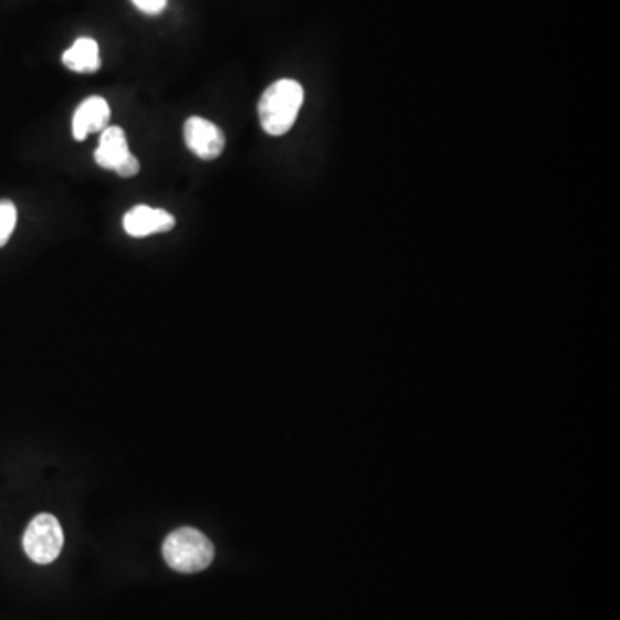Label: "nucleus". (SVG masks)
Returning a JSON list of instances; mask_svg holds the SVG:
<instances>
[{"label":"nucleus","instance_id":"obj_11","mask_svg":"<svg viewBox=\"0 0 620 620\" xmlns=\"http://www.w3.org/2000/svg\"><path fill=\"white\" fill-rule=\"evenodd\" d=\"M116 172L123 176V178H133V176H137L138 172H140V162H138L137 157L132 154V156L116 169Z\"/></svg>","mask_w":620,"mask_h":620},{"label":"nucleus","instance_id":"obj_6","mask_svg":"<svg viewBox=\"0 0 620 620\" xmlns=\"http://www.w3.org/2000/svg\"><path fill=\"white\" fill-rule=\"evenodd\" d=\"M111 109L106 98L92 95L80 104L73 116V137L75 140H85L91 133H102L109 126Z\"/></svg>","mask_w":620,"mask_h":620},{"label":"nucleus","instance_id":"obj_1","mask_svg":"<svg viewBox=\"0 0 620 620\" xmlns=\"http://www.w3.org/2000/svg\"><path fill=\"white\" fill-rule=\"evenodd\" d=\"M304 104V88L295 80H277L265 88L259 101L262 129L271 137H283L297 122Z\"/></svg>","mask_w":620,"mask_h":620},{"label":"nucleus","instance_id":"obj_10","mask_svg":"<svg viewBox=\"0 0 620 620\" xmlns=\"http://www.w3.org/2000/svg\"><path fill=\"white\" fill-rule=\"evenodd\" d=\"M132 2L135 8L140 9L145 14H150V17L160 14L168 6V0H132Z\"/></svg>","mask_w":620,"mask_h":620},{"label":"nucleus","instance_id":"obj_7","mask_svg":"<svg viewBox=\"0 0 620 620\" xmlns=\"http://www.w3.org/2000/svg\"><path fill=\"white\" fill-rule=\"evenodd\" d=\"M129 153L128 141H126V133L119 126H107L101 133V141L98 149L95 150V162L102 169L116 172V169L125 162Z\"/></svg>","mask_w":620,"mask_h":620},{"label":"nucleus","instance_id":"obj_8","mask_svg":"<svg viewBox=\"0 0 620 620\" xmlns=\"http://www.w3.org/2000/svg\"><path fill=\"white\" fill-rule=\"evenodd\" d=\"M63 63L67 70L82 73V75H91L95 71L101 70L102 59L98 51V43L88 36H82L76 40L70 49L63 54Z\"/></svg>","mask_w":620,"mask_h":620},{"label":"nucleus","instance_id":"obj_2","mask_svg":"<svg viewBox=\"0 0 620 620\" xmlns=\"http://www.w3.org/2000/svg\"><path fill=\"white\" fill-rule=\"evenodd\" d=\"M162 555L171 569L196 574L211 566L214 560V545L196 527H180L166 538Z\"/></svg>","mask_w":620,"mask_h":620},{"label":"nucleus","instance_id":"obj_3","mask_svg":"<svg viewBox=\"0 0 620 620\" xmlns=\"http://www.w3.org/2000/svg\"><path fill=\"white\" fill-rule=\"evenodd\" d=\"M64 533L52 514H39L28 524L23 536L24 554L40 566L54 563L63 551Z\"/></svg>","mask_w":620,"mask_h":620},{"label":"nucleus","instance_id":"obj_5","mask_svg":"<svg viewBox=\"0 0 620 620\" xmlns=\"http://www.w3.org/2000/svg\"><path fill=\"white\" fill-rule=\"evenodd\" d=\"M175 224V216L169 214L165 209H154L144 203L133 207L123 219V227L133 239H145L154 233H168Z\"/></svg>","mask_w":620,"mask_h":620},{"label":"nucleus","instance_id":"obj_9","mask_svg":"<svg viewBox=\"0 0 620 620\" xmlns=\"http://www.w3.org/2000/svg\"><path fill=\"white\" fill-rule=\"evenodd\" d=\"M18 209L11 200H0V246H4L17 228Z\"/></svg>","mask_w":620,"mask_h":620},{"label":"nucleus","instance_id":"obj_4","mask_svg":"<svg viewBox=\"0 0 620 620\" xmlns=\"http://www.w3.org/2000/svg\"><path fill=\"white\" fill-rule=\"evenodd\" d=\"M183 133L188 149L202 160L218 159L227 147L223 129L203 117H188Z\"/></svg>","mask_w":620,"mask_h":620}]
</instances>
